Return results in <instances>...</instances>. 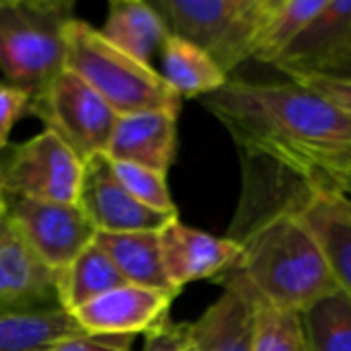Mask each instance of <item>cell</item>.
<instances>
[{"label": "cell", "mask_w": 351, "mask_h": 351, "mask_svg": "<svg viewBox=\"0 0 351 351\" xmlns=\"http://www.w3.org/2000/svg\"><path fill=\"white\" fill-rule=\"evenodd\" d=\"M327 0H269L257 29L251 60L274 66Z\"/></svg>", "instance_id": "20"}, {"label": "cell", "mask_w": 351, "mask_h": 351, "mask_svg": "<svg viewBox=\"0 0 351 351\" xmlns=\"http://www.w3.org/2000/svg\"><path fill=\"white\" fill-rule=\"evenodd\" d=\"M160 64V76L179 99H202L228 82V76L204 49L177 35H169L165 41Z\"/></svg>", "instance_id": "19"}, {"label": "cell", "mask_w": 351, "mask_h": 351, "mask_svg": "<svg viewBox=\"0 0 351 351\" xmlns=\"http://www.w3.org/2000/svg\"><path fill=\"white\" fill-rule=\"evenodd\" d=\"M101 35L132 58L152 66L171 31L150 0H111Z\"/></svg>", "instance_id": "17"}, {"label": "cell", "mask_w": 351, "mask_h": 351, "mask_svg": "<svg viewBox=\"0 0 351 351\" xmlns=\"http://www.w3.org/2000/svg\"><path fill=\"white\" fill-rule=\"evenodd\" d=\"M179 294L123 284L70 313L88 335L136 337L146 335L165 319Z\"/></svg>", "instance_id": "12"}, {"label": "cell", "mask_w": 351, "mask_h": 351, "mask_svg": "<svg viewBox=\"0 0 351 351\" xmlns=\"http://www.w3.org/2000/svg\"><path fill=\"white\" fill-rule=\"evenodd\" d=\"M294 82H300L315 93L323 95L327 101H331L335 107H339L346 115L351 117V80L327 76V74H315V76H302Z\"/></svg>", "instance_id": "28"}, {"label": "cell", "mask_w": 351, "mask_h": 351, "mask_svg": "<svg viewBox=\"0 0 351 351\" xmlns=\"http://www.w3.org/2000/svg\"><path fill=\"white\" fill-rule=\"evenodd\" d=\"M165 274L175 290L199 280H216L241 259V247L173 218L158 230Z\"/></svg>", "instance_id": "14"}, {"label": "cell", "mask_w": 351, "mask_h": 351, "mask_svg": "<svg viewBox=\"0 0 351 351\" xmlns=\"http://www.w3.org/2000/svg\"><path fill=\"white\" fill-rule=\"evenodd\" d=\"M76 19L68 0H0V70L29 95L66 70V33Z\"/></svg>", "instance_id": "4"}, {"label": "cell", "mask_w": 351, "mask_h": 351, "mask_svg": "<svg viewBox=\"0 0 351 351\" xmlns=\"http://www.w3.org/2000/svg\"><path fill=\"white\" fill-rule=\"evenodd\" d=\"M66 70L84 80L117 115L181 111L179 95L160 72L115 47L78 16L66 33Z\"/></svg>", "instance_id": "3"}, {"label": "cell", "mask_w": 351, "mask_h": 351, "mask_svg": "<svg viewBox=\"0 0 351 351\" xmlns=\"http://www.w3.org/2000/svg\"><path fill=\"white\" fill-rule=\"evenodd\" d=\"M202 105L228 130L239 152L267 156L298 173L351 150V117L300 82L228 78Z\"/></svg>", "instance_id": "2"}, {"label": "cell", "mask_w": 351, "mask_h": 351, "mask_svg": "<svg viewBox=\"0 0 351 351\" xmlns=\"http://www.w3.org/2000/svg\"><path fill=\"white\" fill-rule=\"evenodd\" d=\"M27 111L62 138L86 162L105 154L119 115L76 74L62 70L45 88L29 99Z\"/></svg>", "instance_id": "6"}, {"label": "cell", "mask_w": 351, "mask_h": 351, "mask_svg": "<svg viewBox=\"0 0 351 351\" xmlns=\"http://www.w3.org/2000/svg\"><path fill=\"white\" fill-rule=\"evenodd\" d=\"M49 351H134V337H111V335H88L80 333L70 337Z\"/></svg>", "instance_id": "29"}, {"label": "cell", "mask_w": 351, "mask_h": 351, "mask_svg": "<svg viewBox=\"0 0 351 351\" xmlns=\"http://www.w3.org/2000/svg\"><path fill=\"white\" fill-rule=\"evenodd\" d=\"M253 351H311L302 315L257 308Z\"/></svg>", "instance_id": "24"}, {"label": "cell", "mask_w": 351, "mask_h": 351, "mask_svg": "<svg viewBox=\"0 0 351 351\" xmlns=\"http://www.w3.org/2000/svg\"><path fill=\"white\" fill-rule=\"evenodd\" d=\"M302 177L300 218L315 237L339 290L351 298V197L325 179Z\"/></svg>", "instance_id": "11"}, {"label": "cell", "mask_w": 351, "mask_h": 351, "mask_svg": "<svg viewBox=\"0 0 351 351\" xmlns=\"http://www.w3.org/2000/svg\"><path fill=\"white\" fill-rule=\"evenodd\" d=\"M315 173H317V171H315ZM321 173H323V171H321ZM346 173H351V171H346Z\"/></svg>", "instance_id": "33"}, {"label": "cell", "mask_w": 351, "mask_h": 351, "mask_svg": "<svg viewBox=\"0 0 351 351\" xmlns=\"http://www.w3.org/2000/svg\"><path fill=\"white\" fill-rule=\"evenodd\" d=\"M29 95L8 82H0V152L8 146V136L19 117L27 111Z\"/></svg>", "instance_id": "27"}, {"label": "cell", "mask_w": 351, "mask_h": 351, "mask_svg": "<svg viewBox=\"0 0 351 351\" xmlns=\"http://www.w3.org/2000/svg\"><path fill=\"white\" fill-rule=\"evenodd\" d=\"M315 171H323V173H346V171H351V150L343 152V154H337V156L317 160L313 167H308L302 173H315Z\"/></svg>", "instance_id": "30"}, {"label": "cell", "mask_w": 351, "mask_h": 351, "mask_svg": "<svg viewBox=\"0 0 351 351\" xmlns=\"http://www.w3.org/2000/svg\"><path fill=\"white\" fill-rule=\"evenodd\" d=\"M311 351H351V298L337 292L302 313Z\"/></svg>", "instance_id": "23"}, {"label": "cell", "mask_w": 351, "mask_h": 351, "mask_svg": "<svg viewBox=\"0 0 351 351\" xmlns=\"http://www.w3.org/2000/svg\"><path fill=\"white\" fill-rule=\"evenodd\" d=\"M125 280L109 259V255L90 243L62 274H60V296L62 306L68 313L88 304L90 300L123 286Z\"/></svg>", "instance_id": "21"}, {"label": "cell", "mask_w": 351, "mask_h": 351, "mask_svg": "<svg viewBox=\"0 0 351 351\" xmlns=\"http://www.w3.org/2000/svg\"><path fill=\"white\" fill-rule=\"evenodd\" d=\"M0 199H2V191H0Z\"/></svg>", "instance_id": "34"}, {"label": "cell", "mask_w": 351, "mask_h": 351, "mask_svg": "<svg viewBox=\"0 0 351 351\" xmlns=\"http://www.w3.org/2000/svg\"><path fill=\"white\" fill-rule=\"evenodd\" d=\"M327 76H335V78H343V80H351V56L333 72V74H327Z\"/></svg>", "instance_id": "32"}, {"label": "cell", "mask_w": 351, "mask_h": 351, "mask_svg": "<svg viewBox=\"0 0 351 351\" xmlns=\"http://www.w3.org/2000/svg\"><path fill=\"white\" fill-rule=\"evenodd\" d=\"M142 351H193L187 323H173L171 317L144 335Z\"/></svg>", "instance_id": "26"}, {"label": "cell", "mask_w": 351, "mask_h": 351, "mask_svg": "<svg viewBox=\"0 0 351 351\" xmlns=\"http://www.w3.org/2000/svg\"><path fill=\"white\" fill-rule=\"evenodd\" d=\"M257 308L234 292L210 304L202 317L187 323L193 351H253Z\"/></svg>", "instance_id": "16"}, {"label": "cell", "mask_w": 351, "mask_h": 351, "mask_svg": "<svg viewBox=\"0 0 351 351\" xmlns=\"http://www.w3.org/2000/svg\"><path fill=\"white\" fill-rule=\"evenodd\" d=\"M76 204L97 232L160 230L167 222L179 218L150 210L134 199L113 175L105 154L93 156L84 162Z\"/></svg>", "instance_id": "10"}, {"label": "cell", "mask_w": 351, "mask_h": 351, "mask_svg": "<svg viewBox=\"0 0 351 351\" xmlns=\"http://www.w3.org/2000/svg\"><path fill=\"white\" fill-rule=\"evenodd\" d=\"M351 56V0H327L274 64L290 80L333 74Z\"/></svg>", "instance_id": "13"}, {"label": "cell", "mask_w": 351, "mask_h": 351, "mask_svg": "<svg viewBox=\"0 0 351 351\" xmlns=\"http://www.w3.org/2000/svg\"><path fill=\"white\" fill-rule=\"evenodd\" d=\"M84 162L53 132L0 152V191L12 197L76 204Z\"/></svg>", "instance_id": "7"}, {"label": "cell", "mask_w": 351, "mask_h": 351, "mask_svg": "<svg viewBox=\"0 0 351 351\" xmlns=\"http://www.w3.org/2000/svg\"><path fill=\"white\" fill-rule=\"evenodd\" d=\"M243 193L228 228L241 259L214 280L255 308L304 313L341 292L300 218L304 177L267 156L239 152Z\"/></svg>", "instance_id": "1"}, {"label": "cell", "mask_w": 351, "mask_h": 351, "mask_svg": "<svg viewBox=\"0 0 351 351\" xmlns=\"http://www.w3.org/2000/svg\"><path fill=\"white\" fill-rule=\"evenodd\" d=\"M269 0H150L171 35L204 49L230 74L251 60Z\"/></svg>", "instance_id": "5"}, {"label": "cell", "mask_w": 351, "mask_h": 351, "mask_svg": "<svg viewBox=\"0 0 351 351\" xmlns=\"http://www.w3.org/2000/svg\"><path fill=\"white\" fill-rule=\"evenodd\" d=\"M95 243L109 255L125 284L179 294L165 274L158 230L97 232Z\"/></svg>", "instance_id": "18"}, {"label": "cell", "mask_w": 351, "mask_h": 351, "mask_svg": "<svg viewBox=\"0 0 351 351\" xmlns=\"http://www.w3.org/2000/svg\"><path fill=\"white\" fill-rule=\"evenodd\" d=\"M179 111H140L119 115L105 156L167 175L177 152Z\"/></svg>", "instance_id": "15"}, {"label": "cell", "mask_w": 351, "mask_h": 351, "mask_svg": "<svg viewBox=\"0 0 351 351\" xmlns=\"http://www.w3.org/2000/svg\"><path fill=\"white\" fill-rule=\"evenodd\" d=\"M84 333L66 311L37 315L0 313V351H49Z\"/></svg>", "instance_id": "22"}, {"label": "cell", "mask_w": 351, "mask_h": 351, "mask_svg": "<svg viewBox=\"0 0 351 351\" xmlns=\"http://www.w3.org/2000/svg\"><path fill=\"white\" fill-rule=\"evenodd\" d=\"M109 165H111V171L117 177V181L142 206L156 210V212H162V214L179 216L177 206L173 202L169 185H167V175L138 167V165H132V162L109 160Z\"/></svg>", "instance_id": "25"}, {"label": "cell", "mask_w": 351, "mask_h": 351, "mask_svg": "<svg viewBox=\"0 0 351 351\" xmlns=\"http://www.w3.org/2000/svg\"><path fill=\"white\" fill-rule=\"evenodd\" d=\"M304 175H313V177H319V179H325L333 185H337L339 189H343L348 195L351 197V173H304Z\"/></svg>", "instance_id": "31"}, {"label": "cell", "mask_w": 351, "mask_h": 351, "mask_svg": "<svg viewBox=\"0 0 351 351\" xmlns=\"http://www.w3.org/2000/svg\"><path fill=\"white\" fill-rule=\"evenodd\" d=\"M4 206L19 232L37 257L56 274H62L90 243L97 230L78 204L37 202L4 195Z\"/></svg>", "instance_id": "8"}, {"label": "cell", "mask_w": 351, "mask_h": 351, "mask_svg": "<svg viewBox=\"0 0 351 351\" xmlns=\"http://www.w3.org/2000/svg\"><path fill=\"white\" fill-rule=\"evenodd\" d=\"M64 311L60 274L49 269L14 226L0 199V313L37 315ZM68 313V311H66Z\"/></svg>", "instance_id": "9"}]
</instances>
